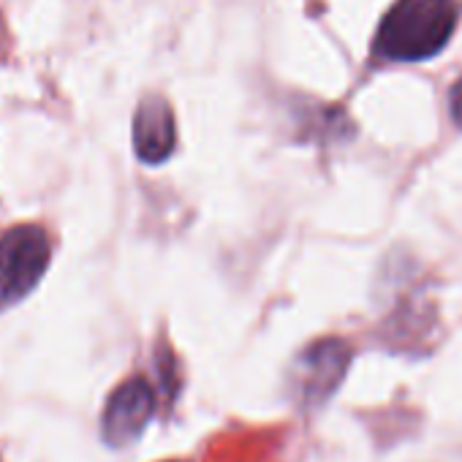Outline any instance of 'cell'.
Listing matches in <instances>:
<instances>
[{
	"mask_svg": "<svg viewBox=\"0 0 462 462\" xmlns=\"http://www.w3.org/2000/svg\"><path fill=\"white\" fill-rule=\"evenodd\" d=\"M459 23L457 0H397L375 33V55L392 63H416L438 55Z\"/></svg>",
	"mask_w": 462,
	"mask_h": 462,
	"instance_id": "1",
	"label": "cell"
},
{
	"mask_svg": "<svg viewBox=\"0 0 462 462\" xmlns=\"http://www.w3.org/2000/svg\"><path fill=\"white\" fill-rule=\"evenodd\" d=\"M52 256L47 231L33 223L0 235V308L25 300L44 278Z\"/></svg>",
	"mask_w": 462,
	"mask_h": 462,
	"instance_id": "2",
	"label": "cell"
},
{
	"mask_svg": "<svg viewBox=\"0 0 462 462\" xmlns=\"http://www.w3.org/2000/svg\"><path fill=\"white\" fill-rule=\"evenodd\" d=\"M152 413H155V392L147 383V378H128L109 394V402L104 408V419H101L104 440L112 448H123L134 443L144 432Z\"/></svg>",
	"mask_w": 462,
	"mask_h": 462,
	"instance_id": "3",
	"label": "cell"
},
{
	"mask_svg": "<svg viewBox=\"0 0 462 462\" xmlns=\"http://www.w3.org/2000/svg\"><path fill=\"white\" fill-rule=\"evenodd\" d=\"M177 128L171 106L161 96H147L134 115V147L144 163H161L174 152Z\"/></svg>",
	"mask_w": 462,
	"mask_h": 462,
	"instance_id": "4",
	"label": "cell"
},
{
	"mask_svg": "<svg viewBox=\"0 0 462 462\" xmlns=\"http://www.w3.org/2000/svg\"><path fill=\"white\" fill-rule=\"evenodd\" d=\"M348 365V348L337 340H324L302 356V392L308 402H321L340 383Z\"/></svg>",
	"mask_w": 462,
	"mask_h": 462,
	"instance_id": "5",
	"label": "cell"
},
{
	"mask_svg": "<svg viewBox=\"0 0 462 462\" xmlns=\"http://www.w3.org/2000/svg\"><path fill=\"white\" fill-rule=\"evenodd\" d=\"M448 109H451V117H454V123L462 128V79H457V85L451 88V96H448Z\"/></svg>",
	"mask_w": 462,
	"mask_h": 462,
	"instance_id": "6",
	"label": "cell"
}]
</instances>
